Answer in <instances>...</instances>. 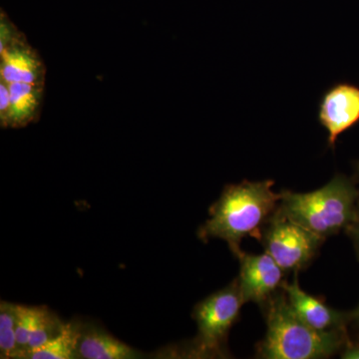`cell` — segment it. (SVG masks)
<instances>
[{"mask_svg": "<svg viewBox=\"0 0 359 359\" xmlns=\"http://www.w3.org/2000/svg\"><path fill=\"white\" fill-rule=\"evenodd\" d=\"M16 306L1 302L0 308V358H18L15 334Z\"/></svg>", "mask_w": 359, "mask_h": 359, "instance_id": "14", "label": "cell"}, {"mask_svg": "<svg viewBox=\"0 0 359 359\" xmlns=\"http://www.w3.org/2000/svg\"><path fill=\"white\" fill-rule=\"evenodd\" d=\"M36 311L37 308L16 306L15 334L18 339V358H25Z\"/></svg>", "mask_w": 359, "mask_h": 359, "instance_id": "15", "label": "cell"}, {"mask_svg": "<svg viewBox=\"0 0 359 359\" xmlns=\"http://www.w3.org/2000/svg\"><path fill=\"white\" fill-rule=\"evenodd\" d=\"M355 180L356 182H358V185L359 188V162L356 163V167H355Z\"/></svg>", "mask_w": 359, "mask_h": 359, "instance_id": "20", "label": "cell"}, {"mask_svg": "<svg viewBox=\"0 0 359 359\" xmlns=\"http://www.w3.org/2000/svg\"><path fill=\"white\" fill-rule=\"evenodd\" d=\"M81 330L76 323H66L60 332L43 346L28 354L32 359H72L78 358Z\"/></svg>", "mask_w": 359, "mask_h": 359, "instance_id": "12", "label": "cell"}, {"mask_svg": "<svg viewBox=\"0 0 359 359\" xmlns=\"http://www.w3.org/2000/svg\"><path fill=\"white\" fill-rule=\"evenodd\" d=\"M0 78L7 84L44 85L43 62L20 34L0 50Z\"/></svg>", "mask_w": 359, "mask_h": 359, "instance_id": "9", "label": "cell"}, {"mask_svg": "<svg viewBox=\"0 0 359 359\" xmlns=\"http://www.w3.org/2000/svg\"><path fill=\"white\" fill-rule=\"evenodd\" d=\"M318 119L327 131L328 146L334 148L340 135L359 123V87L347 82L330 87L321 96Z\"/></svg>", "mask_w": 359, "mask_h": 359, "instance_id": "6", "label": "cell"}, {"mask_svg": "<svg viewBox=\"0 0 359 359\" xmlns=\"http://www.w3.org/2000/svg\"><path fill=\"white\" fill-rule=\"evenodd\" d=\"M266 334L257 346V356L266 359H320L341 351L346 330L318 332L302 321L292 309L287 295L276 292L264 304Z\"/></svg>", "mask_w": 359, "mask_h": 359, "instance_id": "2", "label": "cell"}, {"mask_svg": "<svg viewBox=\"0 0 359 359\" xmlns=\"http://www.w3.org/2000/svg\"><path fill=\"white\" fill-rule=\"evenodd\" d=\"M340 355V358L344 359H359V341L347 339Z\"/></svg>", "mask_w": 359, "mask_h": 359, "instance_id": "17", "label": "cell"}, {"mask_svg": "<svg viewBox=\"0 0 359 359\" xmlns=\"http://www.w3.org/2000/svg\"><path fill=\"white\" fill-rule=\"evenodd\" d=\"M346 231L347 235L353 240L354 248H355L356 254H358L359 259V216L358 219L346 229Z\"/></svg>", "mask_w": 359, "mask_h": 359, "instance_id": "18", "label": "cell"}, {"mask_svg": "<svg viewBox=\"0 0 359 359\" xmlns=\"http://www.w3.org/2000/svg\"><path fill=\"white\" fill-rule=\"evenodd\" d=\"M273 180L228 185L219 199L210 209V218L199 230V238H221L236 257L242 254L245 238L261 241L264 226L278 210L280 193L271 190Z\"/></svg>", "mask_w": 359, "mask_h": 359, "instance_id": "1", "label": "cell"}, {"mask_svg": "<svg viewBox=\"0 0 359 359\" xmlns=\"http://www.w3.org/2000/svg\"><path fill=\"white\" fill-rule=\"evenodd\" d=\"M351 316H353V321H358L359 323V306L355 311H351Z\"/></svg>", "mask_w": 359, "mask_h": 359, "instance_id": "19", "label": "cell"}, {"mask_svg": "<svg viewBox=\"0 0 359 359\" xmlns=\"http://www.w3.org/2000/svg\"><path fill=\"white\" fill-rule=\"evenodd\" d=\"M245 304L238 280L198 304L193 316L198 327L196 351L200 354L221 353L229 332Z\"/></svg>", "mask_w": 359, "mask_h": 359, "instance_id": "5", "label": "cell"}, {"mask_svg": "<svg viewBox=\"0 0 359 359\" xmlns=\"http://www.w3.org/2000/svg\"><path fill=\"white\" fill-rule=\"evenodd\" d=\"M63 325L65 323H61L57 316L51 313L48 309L44 308V306L37 308L34 325H33L32 335H30L25 358H27L28 354L32 351L43 346L48 340L58 334Z\"/></svg>", "mask_w": 359, "mask_h": 359, "instance_id": "13", "label": "cell"}, {"mask_svg": "<svg viewBox=\"0 0 359 359\" xmlns=\"http://www.w3.org/2000/svg\"><path fill=\"white\" fill-rule=\"evenodd\" d=\"M11 116L8 127L20 128L36 120L41 108L44 85L9 83Z\"/></svg>", "mask_w": 359, "mask_h": 359, "instance_id": "11", "label": "cell"}, {"mask_svg": "<svg viewBox=\"0 0 359 359\" xmlns=\"http://www.w3.org/2000/svg\"><path fill=\"white\" fill-rule=\"evenodd\" d=\"M240 259L238 287L245 302L264 306L269 297L282 289L283 271L269 254L249 255L242 252Z\"/></svg>", "mask_w": 359, "mask_h": 359, "instance_id": "7", "label": "cell"}, {"mask_svg": "<svg viewBox=\"0 0 359 359\" xmlns=\"http://www.w3.org/2000/svg\"><path fill=\"white\" fill-rule=\"evenodd\" d=\"M278 211L318 237L337 235L359 216L358 182L337 174L313 192L282 191Z\"/></svg>", "mask_w": 359, "mask_h": 359, "instance_id": "3", "label": "cell"}, {"mask_svg": "<svg viewBox=\"0 0 359 359\" xmlns=\"http://www.w3.org/2000/svg\"><path fill=\"white\" fill-rule=\"evenodd\" d=\"M11 108V93H9L8 84L4 81H0V124L4 128L8 127Z\"/></svg>", "mask_w": 359, "mask_h": 359, "instance_id": "16", "label": "cell"}, {"mask_svg": "<svg viewBox=\"0 0 359 359\" xmlns=\"http://www.w3.org/2000/svg\"><path fill=\"white\" fill-rule=\"evenodd\" d=\"M140 356L131 346L94 328L82 334L78 346V358L85 359H131Z\"/></svg>", "mask_w": 359, "mask_h": 359, "instance_id": "10", "label": "cell"}, {"mask_svg": "<svg viewBox=\"0 0 359 359\" xmlns=\"http://www.w3.org/2000/svg\"><path fill=\"white\" fill-rule=\"evenodd\" d=\"M282 289L297 316L318 332L346 330V325L353 321L351 313H341L327 306L318 297L306 294L299 287L297 278L290 283L283 282Z\"/></svg>", "mask_w": 359, "mask_h": 359, "instance_id": "8", "label": "cell"}, {"mask_svg": "<svg viewBox=\"0 0 359 359\" xmlns=\"http://www.w3.org/2000/svg\"><path fill=\"white\" fill-rule=\"evenodd\" d=\"M325 238L290 221L276 210L264 226L261 242L285 271L299 273L316 257Z\"/></svg>", "mask_w": 359, "mask_h": 359, "instance_id": "4", "label": "cell"}]
</instances>
